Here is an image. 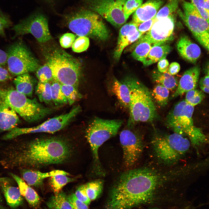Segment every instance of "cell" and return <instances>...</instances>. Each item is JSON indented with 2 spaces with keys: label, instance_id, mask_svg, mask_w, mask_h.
Returning <instances> with one entry per match:
<instances>
[{
  "label": "cell",
  "instance_id": "obj_1",
  "mask_svg": "<svg viewBox=\"0 0 209 209\" xmlns=\"http://www.w3.org/2000/svg\"><path fill=\"white\" fill-rule=\"evenodd\" d=\"M148 166L128 170L119 176L111 188L107 200L109 209H130L146 206L174 208L182 198L170 183L172 173Z\"/></svg>",
  "mask_w": 209,
  "mask_h": 209
},
{
  "label": "cell",
  "instance_id": "obj_2",
  "mask_svg": "<svg viewBox=\"0 0 209 209\" xmlns=\"http://www.w3.org/2000/svg\"><path fill=\"white\" fill-rule=\"evenodd\" d=\"M70 142L62 137L37 138L24 143L2 161L6 167L40 168L67 162L72 156Z\"/></svg>",
  "mask_w": 209,
  "mask_h": 209
},
{
  "label": "cell",
  "instance_id": "obj_3",
  "mask_svg": "<svg viewBox=\"0 0 209 209\" xmlns=\"http://www.w3.org/2000/svg\"><path fill=\"white\" fill-rule=\"evenodd\" d=\"M123 81L128 85L130 91L128 127L131 129L138 122H151L157 118L156 107L148 88L133 77H126Z\"/></svg>",
  "mask_w": 209,
  "mask_h": 209
},
{
  "label": "cell",
  "instance_id": "obj_4",
  "mask_svg": "<svg viewBox=\"0 0 209 209\" xmlns=\"http://www.w3.org/2000/svg\"><path fill=\"white\" fill-rule=\"evenodd\" d=\"M42 51L54 80L61 84L71 85L78 89L82 69L79 60L55 46L45 48Z\"/></svg>",
  "mask_w": 209,
  "mask_h": 209
},
{
  "label": "cell",
  "instance_id": "obj_5",
  "mask_svg": "<svg viewBox=\"0 0 209 209\" xmlns=\"http://www.w3.org/2000/svg\"><path fill=\"white\" fill-rule=\"evenodd\" d=\"M66 25L79 36L99 41L107 40L109 32L99 15L89 10L79 9L63 16Z\"/></svg>",
  "mask_w": 209,
  "mask_h": 209
},
{
  "label": "cell",
  "instance_id": "obj_6",
  "mask_svg": "<svg viewBox=\"0 0 209 209\" xmlns=\"http://www.w3.org/2000/svg\"><path fill=\"white\" fill-rule=\"evenodd\" d=\"M194 111V107L182 100L170 111L166 122L174 133L188 137L193 146L197 148L206 143L207 139L201 129L194 124L192 118Z\"/></svg>",
  "mask_w": 209,
  "mask_h": 209
},
{
  "label": "cell",
  "instance_id": "obj_7",
  "mask_svg": "<svg viewBox=\"0 0 209 209\" xmlns=\"http://www.w3.org/2000/svg\"><path fill=\"white\" fill-rule=\"evenodd\" d=\"M123 122L122 120H107L96 117L89 123L85 137L89 143L93 157V171L100 175L104 171L98 156V150L106 141L115 136Z\"/></svg>",
  "mask_w": 209,
  "mask_h": 209
},
{
  "label": "cell",
  "instance_id": "obj_8",
  "mask_svg": "<svg viewBox=\"0 0 209 209\" xmlns=\"http://www.w3.org/2000/svg\"><path fill=\"white\" fill-rule=\"evenodd\" d=\"M153 153L157 160L167 165L174 164L189 150L190 141L185 136L174 133L155 135L151 141Z\"/></svg>",
  "mask_w": 209,
  "mask_h": 209
},
{
  "label": "cell",
  "instance_id": "obj_9",
  "mask_svg": "<svg viewBox=\"0 0 209 209\" xmlns=\"http://www.w3.org/2000/svg\"><path fill=\"white\" fill-rule=\"evenodd\" d=\"M0 99L12 107L26 121H39L51 114L53 110L45 107L35 98L30 99L13 88H0Z\"/></svg>",
  "mask_w": 209,
  "mask_h": 209
},
{
  "label": "cell",
  "instance_id": "obj_10",
  "mask_svg": "<svg viewBox=\"0 0 209 209\" xmlns=\"http://www.w3.org/2000/svg\"><path fill=\"white\" fill-rule=\"evenodd\" d=\"M6 53L8 70L13 76L36 71L40 66L38 60L21 40L11 45Z\"/></svg>",
  "mask_w": 209,
  "mask_h": 209
},
{
  "label": "cell",
  "instance_id": "obj_11",
  "mask_svg": "<svg viewBox=\"0 0 209 209\" xmlns=\"http://www.w3.org/2000/svg\"><path fill=\"white\" fill-rule=\"evenodd\" d=\"M81 111V107L78 105L69 112L48 119L37 126L28 128L16 127L4 135L2 138L10 139L22 134L33 133H54L66 127Z\"/></svg>",
  "mask_w": 209,
  "mask_h": 209
},
{
  "label": "cell",
  "instance_id": "obj_12",
  "mask_svg": "<svg viewBox=\"0 0 209 209\" xmlns=\"http://www.w3.org/2000/svg\"><path fill=\"white\" fill-rule=\"evenodd\" d=\"M84 5L99 14L117 28L124 24L127 19L124 8L127 0H83Z\"/></svg>",
  "mask_w": 209,
  "mask_h": 209
},
{
  "label": "cell",
  "instance_id": "obj_13",
  "mask_svg": "<svg viewBox=\"0 0 209 209\" xmlns=\"http://www.w3.org/2000/svg\"><path fill=\"white\" fill-rule=\"evenodd\" d=\"M12 29L15 32L13 39L17 36L30 33L39 42L45 43L52 38L46 18L43 15L37 13L15 25Z\"/></svg>",
  "mask_w": 209,
  "mask_h": 209
},
{
  "label": "cell",
  "instance_id": "obj_14",
  "mask_svg": "<svg viewBox=\"0 0 209 209\" xmlns=\"http://www.w3.org/2000/svg\"><path fill=\"white\" fill-rule=\"evenodd\" d=\"M120 140L123 152L124 166L129 168L137 162L143 151L144 144L141 137L131 130L121 131Z\"/></svg>",
  "mask_w": 209,
  "mask_h": 209
},
{
  "label": "cell",
  "instance_id": "obj_15",
  "mask_svg": "<svg viewBox=\"0 0 209 209\" xmlns=\"http://www.w3.org/2000/svg\"><path fill=\"white\" fill-rule=\"evenodd\" d=\"M174 28V20L172 14L157 20L150 30L143 34L136 42L147 41L152 46L161 45L172 39Z\"/></svg>",
  "mask_w": 209,
  "mask_h": 209
},
{
  "label": "cell",
  "instance_id": "obj_16",
  "mask_svg": "<svg viewBox=\"0 0 209 209\" xmlns=\"http://www.w3.org/2000/svg\"><path fill=\"white\" fill-rule=\"evenodd\" d=\"M182 7L183 12H180V16L194 36L209 33V24L191 3L184 1Z\"/></svg>",
  "mask_w": 209,
  "mask_h": 209
},
{
  "label": "cell",
  "instance_id": "obj_17",
  "mask_svg": "<svg viewBox=\"0 0 209 209\" xmlns=\"http://www.w3.org/2000/svg\"><path fill=\"white\" fill-rule=\"evenodd\" d=\"M138 26L132 21L127 23L120 29L117 45L113 53V57L119 60L124 48L137 41L143 34L138 30Z\"/></svg>",
  "mask_w": 209,
  "mask_h": 209
},
{
  "label": "cell",
  "instance_id": "obj_18",
  "mask_svg": "<svg viewBox=\"0 0 209 209\" xmlns=\"http://www.w3.org/2000/svg\"><path fill=\"white\" fill-rule=\"evenodd\" d=\"M200 68L196 66L186 71L181 77L176 91L169 99L170 100L192 89H196L199 80Z\"/></svg>",
  "mask_w": 209,
  "mask_h": 209
},
{
  "label": "cell",
  "instance_id": "obj_19",
  "mask_svg": "<svg viewBox=\"0 0 209 209\" xmlns=\"http://www.w3.org/2000/svg\"><path fill=\"white\" fill-rule=\"evenodd\" d=\"M176 48L179 55L183 59L193 64L196 63L201 55L199 46L186 35H183L179 38Z\"/></svg>",
  "mask_w": 209,
  "mask_h": 209
},
{
  "label": "cell",
  "instance_id": "obj_20",
  "mask_svg": "<svg viewBox=\"0 0 209 209\" xmlns=\"http://www.w3.org/2000/svg\"><path fill=\"white\" fill-rule=\"evenodd\" d=\"M163 3L162 0H149L141 5L134 12L132 21L138 26L156 16Z\"/></svg>",
  "mask_w": 209,
  "mask_h": 209
},
{
  "label": "cell",
  "instance_id": "obj_21",
  "mask_svg": "<svg viewBox=\"0 0 209 209\" xmlns=\"http://www.w3.org/2000/svg\"><path fill=\"white\" fill-rule=\"evenodd\" d=\"M19 122L14 109L0 99V131H10L16 127Z\"/></svg>",
  "mask_w": 209,
  "mask_h": 209
},
{
  "label": "cell",
  "instance_id": "obj_22",
  "mask_svg": "<svg viewBox=\"0 0 209 209\" xmlns=\"http://www.w3.org/2000/svg\"><path fill=\"white\" fill-rule=\"evenodd\" d=\"M24 180L29 186L38 187L42 186L44 179L57 174L68 175L69 174L63 170H55L47 172L33 170L29 169H23L21 171Z\"/></svg>",
  "mask_w": 209,
  "mask_h": 209
},
{
  "label": "cell",
  "instance_id": "obj_23",
  "mask_svg": "<svg viewBox=\"0 0 209 209\" xmlns=\"http://www.w3.org/2000/svg\"><path fill=\"white\" fill-rule=\"evenodd\" d=\"M109 88L111 93L116 96L120 105L124 108L129 109L130 94L129 89L127 84L123 81L120 82L114 78Z\"/></svg>",
  "mask_w": 209,
  "mask_h": 209
},
{
  "label": "cell",
  "instance_id": "obj_24",
  "mask_svg": "<svg viewBox=\"0 0 209 209\" xmlns=\"http://www.w3.org/2000/svg\"><path fill=\"white\" fill-rule=\"evenodd\" d=\"M0 184L7 203L11 208L22 204L23 198L19 188L10 185L6 179L0 181Z\"/></svg>",
  "mask_w": 209,
  "mask_h": 209
},
{
  "label": "cell",
  "instance_id": "obj_25",
  "mask_svg": "<svg viewBox=\"0 0 209 209\" xmlns=\"http://www.w3.org/2000/svg\"><path fill=\"white\" fill-rule=\"evenodd\" d=\"M10 174L17 183L21 195L29 204L33 207H37L40 202V199L36 192L18 176L12 173Z\"/></svg>",
  "mask_w": 209,
  "mask_h": 209
},
{
  "label": "cell",
  "instance_id": "obj_26",
  "mask_svg": "<svg viewBox=\"0 0 209 209\" xmlns=\"http://www.w3.org/2000/svg\"><path fill=\"white\" fill-rule=\"evenodd\" d=\"M13 82L17 91L27 97H32L35 81L29 73L17 76Z\"/></svg>",
  "mask_w": 209,
  "mask_h": 209
},
{
  "label": "cell",
  "instance_id": "obj_27",
  "mask_svg": "<svg viewBox=\"0 0 209 209\" xmlns=\"http://www.w3.org/2000/svg\"><path fill=\"white\" fill-rule=\"evenodd\" d=\"M171 50L170 45L166 43L152 46L148 55L143 62V65L148 66L165 58Z\"/></svg>",
  "mask_w": 209,
  "mask_h": 209
},
{
  "label": "cell",
  "instance_id": "obj_28",
  "mask_svg": "<svg viewBox=\"0 0 209 209\" xmlns=\"http://www.w3.org/2000/svg\"><path fill=\"white\" fill-rule=\"evenodd\" d=\"M154 81L160 84L169 90H172L177 87L179 82L176 78L167 72L162 73L155 71L152 74Z\"/></svg>",
  "mask_w": 209,
  "mask_h": 209
},
{
  "label": "cell",
  "instance_id": "obj_29",
  "mask_svg": "<svg viewBox=\"0 0 209 209\" xmlns=\"http://www.w3.org/2000/svg\"><path fill=\"white\" fill-rule=\"evenodd\" d=\"M50 209H73L67 196L63 191L52 196L47 203Z\"/></svg>",
  "mask_w": 209,
  "mask_h": 209
},
{
  "label": "cell",
  "instance_id": "obj_30",
  "mask_svg": "<svg viewBox=\"0 0 209 209\" xmlns=\"http://www.w3.org/2000/svg\"><path fill=\"white\" fill-rule=\"evenodd\" d=\"M132 46L134 48L131 55L135 59L143 62L148 55L152 47V44L147 41L136 42Z\"/></svg>",
  "mask_w": 209,
  "mask_h": 209
},
{
  "label": "cell",
  "instance_id": "obj_31",
  "mask_svg": "<svg viewBox=\"0 0 209 209\" xmlns=\"http://www.w3.org/2000/svg\"><path fill=\"white\" fill-rule=\"evenodd\" d=\"M87 196L91 201L95 200L101 194L103 189L104 181L101 179H97L85 184Z\"/></svg>",
  "mask_w": 209,
  "mask_h": 209
},
{
  "label": "cell",
  "instance_id": "obj_32",
  "mask_svg": "<svg viewBox=\"0 0 209 209\" xmlns=\"http://www.w3.org/2000/svg\"><path fill=\"white\" fill-rule=\"evenodd\" d=\"M76 178L69 177L64 174H57L50 177V183L55 195L58 194L67 183L75 180Z\"/></svg>",
  "mask_w": 209,
  "mask_h": 209
},
{
  "label": "cell",
  "instance_id": "obj_33",
  "mask_svg": "<svg viewBox=\"0 0 209 209\" xmlns=\"http://www.w3.org/2000/svg\"><path fill=\"white\" fill-rule=\"evenodd\" d=\"M51 82L43 83L39 82L36 86V94L40 102L46 104L52 101L51 86Z\"/></svg>",
  "mask_w": 209,
  "mask_h": 209
},
{
  "label": "cell",
  "instance_id": "obj_34",
  "mask_svg": "<svg viewBox=\"0 0 209 209\" xmlns=\"http://www.w3.org/2000/svg\"><path fill=\"white\" fill-rule=\"evenodd\" d=\"M169 94V90L159 84L154 87L151 93L152 97L157 104L162 107L167 104Z\"/></svg>",
  "mask_w": 209,
  "mask_h": 209
},
{
  "label": "cell",
  "instance_id": "obj_35",
  "mask_svg": "<svg viewBox=\"0 0 209 209\" xmlns=\"http://www.w3.org/2000/svg\"><path fill=\"white\" fill-rule=\"evenodd\" d=\"M51 96L52 101L57 106L66 104L67 100L61 89V84L54 80L51 82Z\"/></svg>",
  "mask_w": 209,
  "mask_h": 209
},
{
  "label": "cell",
  "instance_id": "obj_36",
  "mask_svg": "<svg viewBox=\"0 0 209 209\" xmlns=\"http://www.w3.org/2000/svg\"><path fill=\"white\" fill-rule=\"evenodd\" d=\"M61 89L70 105L82 97V95L74 86L69 84H61Z\"/></svg>",
  "mask_w": 209,
  "mask_h": 209
},
{
  "label": "cell",
  "instance_id": "obj_37",
  "mask_svg": "<svg viewBox=\"0 0 209 209\" xmlns=\"http://www.w3.org/2000/svg\"><path fill=\"white\" fill-rule=\"evenodd\" d=\"M178 4L179 0H169L158 12L155 16V18L158 20L172 15L176 10Z\"/></svg>",
  "mask_w": 209,
  "mask_h": 209
},
{
  "label": "cell",
  "instance_id": "obj_38",
  "mask_svg": "<svg viewBox=\"0 0 209 209\" xmlns=\"http://www.w3.org/2000/svg\"><path fill=\"white\" fill-rule=\"evenodd\" d=\"M205 97L203 91L194 89L186 92L185 100L188 104L194 107L201 103Z\"/></svg>",
  "mask_w": 209,
  "mask_h": 209
},
{
  "label": "cell",
  "instance_id": "obj_39",
  "mask_svg": "<svg viewBox=\"0 0 209 209\" xmlns=\"http://www.w3.org/2000/svg\"><path fill=\"white\" fill-rule=\"evenodd\" d=\"M36 75L39 82L45 83L54 80L52 71L46 64L40 66L35 71Z\"/></svg>",
  "mask_w": 209,
  "mask_h": 209
},
{
  "label": "cell",
  "instance_id": "obj_40",
  "mask_svg": "<svg viewBox=\"0 0 209 209\" xmlns=\"http://www.w3.org/2000/svg\"><path fill=\"white\" fill-rule=\"evenodd\" d=\"M89 44V38L85 36H79L73 43L72 48L73 51L80 53L86 51Z\"/></svg>",
  "mask_w": 209,
  "mask_h": 209
},
{
  "label": "cell",
  "instance_id": "obj_41",
  "mask_svg": "<svg viewBox=\"0 0 209 209\" xmlns=\"http://www.w3.org/2000/svg\"><path fill=\"white\" fill-rule=\"evenodd\" d=\"M143 0H127L124 8L125 15L128 19L129 16L142 4Z\"/></svg>",
  "mask_w": 209,
  "mask_h": 209
},
{
  "label": "cell",
  "instance_id": "obj_42",
  "mask_svg": "<svg viewBox=\"0 0 209 209\" xmlns=\"http://www.w3.org/2000/svg\"><path fill=\"white\" fill-rule=\"evenodd\" d=\"M74 194L79 200L88 206L90 204L91 201L87 194L85 184L79 186Z\"/></svg>",
  "mask_w": 209,
  "mask_h": 209
},
{
  "label": "cell",
  "instance_id": "obj_43",
  "mask_svg": "<svg viewBox=\"0 0 209 209\" xmlns=\"http://www.w3.org/2000/svg\"><path fill=\"white\" fill-rule=\"evenodd\" d=\"M76 37V35L72 33L64 34L60 39V43L61 46L66 48L70 47L75 41Z\"/></svg>",
  "mask_w": 209,
  "mask_h": 209
},
{
  "label": "cell",
  "instance_id": "obj_44",
  "mask_svg": "<svg viewBox=\"0 0 209 209\" xmlns=\"http://www.w3.org/2000/svg\"><path fill=\"white\" fill-rule=\"evenodd\" d=\"M203 18L209 24V10L203 7V0H190Z\"/></svg>",
  "mask_w": 209,
  "mask_h": 209
},
{
  "label": "cell",
  "instance_id": "obj_45",
  "mask_svg": "<svg viewBox=\"0 0 209 209\" xmlns=\"http://www.w3.org/2000/svg\"><path fill=\"white\" fill-rule=\"evenodd\" d=\"M67 198L73 209H89L88 206L79 200L74 193L67 196Z\"/></svg>",
  "mask_w": 209,
  "mask_h": 209
},
{
  "label": "cell",
  "instance_id": "obj_46",
  "mask_svg": "<svg viewBox=\"0 0 209 209\" xmlns=\"http://www.w3.org/2000/svg\"><path fill=\"white\" fill-rule=\"evenodd\" d=\"M11 25V22L7 16L2 14H0V35L5 36V30L9 27Z\"/></svg>",
  "mask_w": 209,
  "mask_h": 209
},
{
  "label": "cell",
  "instance_id": "obj_47",
  "mask_svg": "<svg viewBox=\"0 0 209 209\" xmlns=\"http://www.w3.org/2000/svg\"><path fill=\"white\" fill-rule=\"evenodd\" d=\"M194 36L198 41L209 51V33H204Z\"/></svg>",
  "mask_w": 209,
  "mask_h": 209
},
{
  "label": "cell",
  "instance_id": "obj_48",
  "mask_svg": "<svg viewBox=\"0 0 209 209\" xmlns=\"http://www.w3.org/2000/svg\"><path fill=\"white\" fill-rule=\"evenodd\" d=\"M155 17L140 24L138 27V31L144 34L149 31L153 24L157 20Z\"/></svg>",
  "mask_w": 209,
  "mask_h": 209
},
{
  "label": "cell",
  "instance_id": "obj_49",
  "mask_svg": "<svg viewBox=\"0 0 209 209\" xmlns=\"http://www.w3.org/2000/svg\"><path fill=\"white\" fill-rule=\"evenodd\" d=\"M12 78V75L3 66H0V82L6 81Z\"/></svg>",
  "mask_w": 209,
  "mask_h": 209
},
{
  "label": "cell",
  "instance_id": "obj_50",
  "mask_svg": "<svg viewBox=\"0 0 209 209\" xmlns=\"http://www.w3.org/2000/svg\"><path fill=\"white\" fill-rule=\"evenodd\" d=\"M205 205V203H202L198 205L195 206L193 203L189 202L185 205L176 208L169 209L153 207L149 208L148 209H197Z\"/></svg>",
  "mask_w": 209,
  "mask_h": 209
},
{
  "label": "cell",
  "instance_id": "obj_51",
  "mask_svg": "<svg viewBox=\"0 0 209 209\" xmlns=\"http://www.w3.org/2000/svg\"><path fill=\"white\" fill-rule=\"evenodd\" d=\"M180 66L177 62H174L171 63L168 66L167 72L172 75L176 74L179 71Z\"/></svg>",
  "mask_w": 209,
  "mask_h": 209
},
{
  "label": "cell",
  "instance_id": "obj_52",
  "mask_svg": "<svg viewBox=\"0 0 209 209\" xmlns=\"http://www.w3.org/2000/svg\"><path fill=\"white\" fill-rule=\"evenodd\" d=\"M169 65V62L168 60L165 58L159 61L157 64V67L158 71L162 73L166 72Z\"/></svg>",
  "mask_w": 209,
  "mask_h": 209
},
{
  "label": "cell",
  "instance_id": "obj_53",
  "mask_svg": "<svg viewBox=\"0 0 209 209\" xmlns=\"http://www.w3.org/2000/svg\"><path fill=\"white\" fill-rule=\"evenodd\" d=\"M7 60L6 53L0 49V66L5 65L7 63Z\"/></svg>",
  "mask_w": 209,
  "mask_h": 209
},
{
  "label": "cell",
  "instance_id": "obj_54",
  "mask_svg": "<svg viewBox=\"0 0 209 209\" xmlns=\"http://www.w3.org/2000/svg\"><path fill=\"white\" fill-rule=\"evenodd\" d=\"M199 84L203 85L209 89V75H206L199 81Z\"/></svg>",
  "mask_w": 209,
  "mask_h": 209
},
{
  "label": "cell",
  "instance_id": "obj_55",
  "mask_svg": "<svg viewBox=\"0 0 209 209\" xmlns=\"http://www.w3.org/2000/svg\"><path fill=\"white\" fill-rule=\"evenodd\" d=\"M199 86L202 91L209 94V89L202 84H199Z\"/></svg>",
  "mask_w": 209,
  "mask_h": 209
},
{
  "label": "cell",
  "instance_id": "obj_56",
  "mask_svg": "<svg viewBox=\"0 0 209 209\" xmlns=\"http://www.w3.org/2000/svg\"><path fill=\"white\" fill-rule=\"evenodd\" d=\"M203 7L205 9L209 10V0H203Z\"/></svg>",
  "mask_w": 209,
  "mask_h": 209
},
{
  "label": "cell",
  "instance_id": "obj_57",
  "mask_svg": "<svg viewBox=\"0 0 209 209\" xmlns=\"http://www.w3.org/2000/svg\"><path fill=\"white\" fill-rule=\"evenodd\" d=\"M205 70L206 74L209 75V62L207 64Z\"/></svg>",
  "mask_w": 209,
  "mask_h": 209
},
{
  "label": "cell",
  "instance_id": "obj_58",
  "mask_svg": "<svg viewBox=\"0 0 209 209\" xmlns=\"http://www.w3.org/2000/svg\"><path fill=\"white\" fill-rule=\"evenodd\" d=\"M5 179H6L5 178H0V181H2L3 180H5ZM1 195L0 194V202H1Z\"/></svg>",
  "mask_w": 209,
  "mask_h": 209
},
{
  "label": "cell",
  "instance_id": "obj_59",
  "mask_svg": "<svg viewBox=\"0 0 209 209\" xmlns=\"http://www.w3.org/2000/svg\"><path fill=\"white\" fill-rule=\"evenodd\" d=\"M0 209H6L5 207L2 206L0 204Z\"/></svg>",
  "mask_w": 209,
  "mask_h": 209
},
{
  "label": "cell",
  "instance_id": "obj_60",
  "mask_svg": "<svg viewBox=\"0 0 209 209\" xmlns=\"http://www.w3.org/2000/svg\"><path fill=\"white\" fill-rule=\"evenodd\" d=\"M0 13H1V12H0Z\"/></svg>",
  "mask_w": 209,
  "mask_h": 209
}]
</instances>
